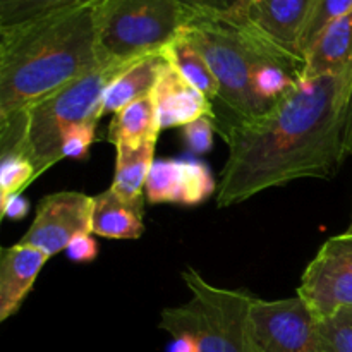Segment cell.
<instances>
[{"label":"cell","instance_id":"1","mask_svg":"<svg viewBox=\"0 0 352 352\" xmlns=\"http://www.w3.org/2000/svg\"><path fill=\"white\" fill-rule=\"evenodd\" d=\"M352 71L299 82L268 116L230 133L219 208L305 177L332 179L346 160L344 122Z\"/></svg>","mask_w":352,"mask_h":352},{"label":"cell","instance_id":"2","mask_svg":"<svg viewBox=\"0 0 352 352\" xmlns=\"http://www.w3.org/2000/svg\"><path fill=\"white\" fill-rule=\"evenodd\" d=\"M100 3L88 0L0 30V117L21 112L100 65Z\"/></svg>","mask_w":352,"mask_h":352},{"label":"cell","instance_id":"3","mask_svg":"<svg viewBox=\"0 0 352 352\" xmlns=\"http://www.w3.org/2000/svg\"><path fill=\"white\" fill-rule=\"evenodd\" d=\"M182 31L201 52L219 82V96L212 103L213 122L223 141L236 127L268 116L254 93L258 71L275 60L302 58L270 40L244 14H191Z\"/></svg>","mask_w":352,"mask_h":352},{"label":"cell","instance_id":"4","mask_svg":"<svg viewBox=\"0 0 352 352\" xmlns=\"http://www.w3.org/2000/svg\"><path fill=\"white\" fill-rule=\"evenodd\" d=\"M127 65L129 64L96 65L57 91L31 103L21 112H16L23 120L24 136L19 150L10 153L26 155L33 162L38 177L64 160V134L72 126L102 119L100 109L105 89Z\"/></svg>","mask_w":352,"mask_h":352},{"label":"cell","instance_id":"5","mask_svg":"<svg viewBox=\"0 0 352 352\" xmlns=\"http://www.w3.org/2000/svg\"><path fill=\"white\" fill-rule=\"evenodd\" d=\"M182 280L191 299L162 311V330L172 337H195L199 352H260L251 325L254 298L250 292L217 287L195 268H186Z\"/></svg>","mask_w":352,"mask_h":352},{"label":"cell","instance_id":"6","mask_svg":"<svg viewBox=\"0 0 352 352\" xmlns=\"http://www.w3.org/2000/svg\"><path fill=\"white\" fill-rule=\"evenodd\" d=\"M179 0H102L96 50L100 64L126 65L158 54L184 28Z\"/></svg>","mask_w":352,"mask_h":352},{"label":"cell","instance_id":"7","mask_svg":"<svg viewBox=\"0 0 352 352\" xmlns=\"http://www.w3.org/2000/svg\"><path fill=\"white\" fill-rule=\"evenodd\" d=\"M316 320L352 306V234L330 237L306 267L298 287Z\"/></svg>","mask_w":352,"mask_h":352},{"label":"cell","instance_id":"8","mask_svg":"<svg viewBox=\"0 0 352 352\" xmlns=\"http://www.w3.org/2000/svg\"><path fill=\"white\" fill-rule=\"evenodd\" d=\"M251 325L260 352H322L318 320L299 296L277 301L254 298Z\"/></svg>","mask_w":352,"mask_h":352},{"label":"cell","instance_id":"9","mask_svg":"<svg viewBox=\"0 0 352 352\" xmlns=\"http://www.w3.org/2000/svg\"><path fill=\"white\" fill-rule=\"evenodd\" d=\"M93 196L79 191H58L43 196L36 215L19 243L43 251L48 256L60 253L74 237L91 232Z\"/></svg>","mask_w":352,"mask_h":352},{"label":"cell","instance_id":"10","mask_svg":"<svg viewBox=\"0 0 352 352\" xmlns=\"http://www.w3.org/2000/svg\"><path fill=\"white\" fill-rule=\"evenodd\" d=\"M316 0H251L244 16L285 50L305 58L301 38Z\"/></svg>","mask_w":352,"mask_h":352},{"label":"cell","instance_id":"11","mask_svg":"<svg viewBox=\"0 0 352 352\" xmlns=\"http://www.w3.org/2000/svg\"><path fill=\"white\" fill-rule=\"evenodd\" d=\"M48 260L43 251L21 243L0 250V322L16 315Z\"/></svg>","mask_w":352,"mask_h":352},{"label":"cell","instance_id":"12","mask_svg":"<svg viewBox=\"0 0 352 352\" xmlns=\"http://www.w3.org/2000/svg\"><path fill=\"white\" fill-rule=\"evenodd\" d=\"M162 129L188 126L199 117H212L213 105L208 96L186 81L170 64L162 69L160 79L153 89Z\"/></svg>","mask_w":352,"mask_h":352},{"label":"cell","instance_id":"13","mask_svg":"<svg viewBox=\"0 0 352 352\" xmlns=\"http://www.w3.org/2000/svg\"><path fill=\"white\" fill-rule=\"evenodd\" d=\"M143 198H124L116 189L93 196L91 232L105 239H140L144 232Z\"/></svg>","mask_w":352,"mask_h":352},{"label":"cell","instance_id":"14","mask_svg":"<svg viewBox=\"0 0 352 352\" xmlns=\"http://www.w3.org/2000/svg\"><path fill=\"white\" fill-rule=\"evenodd\" d=\"M352 71V14L330 23L305 54V78Z\"/></svg>","mask_w":352,"mask_h":352},{"label":"cell","instance_id":"15","mask_svg":"<svg viewBox=\"0 0 352 352\" xmlns=\"http://www.w3.org/2000/svg\"><path fill=\"white\" fill-rule=\"evenodd\" d=\"M165 64L167 60L162 52L131 62L105 89L100 117L117 113L129 103L151 95Z\"/></svg>","mask_w":352,"mask_h":352},{"label":"cell","instance_id":"16","mask_svg":"<svg viewBox=\"0 0 352 352\" xmlns=\"http://www.w3.org/2000/svg\"><path fill=\"white\" fill-rule=\"evenodd\" d=\"M160 131L157 102L151 93L113 113L107 131V141L113 146L140 148L150 141H157Z\"/></svg>","mask_w":352,"mask_h":352},{"label":"cell","instance_id":"17","mask_svg":"<svg viewBox=\"0 0 352 352\" xmlns=\"http://www.w3.org/2000/svg\"><path fill=\"white\" fill-rule=\"evenodd\" d=\"M162 54H164L165 60L175 71H179V74L186 81L191 82L203 95L208 96L210 102H215L219 96V82H217L206 58L196 48V45L186 36L184 31H181L179 36L162 50Z\"/></svg>","mask_w":352,"mask_h":352},{"label":"cell","instance_id":"18","mask_svg":"<svg viewBox=\"0 0 352 352\" xmlns=\"http://www.w3.org/2000/svg\"><path fill=\"white\" fill-rule=\"evenodd\" d=\"M157 141L143 144L140 148L116 146V175L110 188L129 199H140L144 196L148 172L153 165Z\"/></svg>","mask_w":352,"mask_h":352},{"label":"cell","instance_id":"19","mask_svg":"<svg viewBox=\"0 0 352 352\" xmlns=\"http://www.w3.org/2000/svg\"><path fill=\"white\" fill-rule=\"evenodd\" d=\"M182 160L158 158L148 172L144 196L151 205L162 203H182Z\"/></svg>","mask_w":352,"mask_h":352},{"label":"cell","instance_id":"20","mask_svg":"<svg viewBox=\"0 0 352 352\" xmlns=\"http://www.w3.org/2000/svg\"><path fill=\"white\" fill-rule=\"evenodd\" d=\"M88 0H0V30L48 16Z\"/></svg>","mask_w":352,"mask_h":352},{"label":"cell","instance_id":"21","mask_svg":"<svg viewBox=\"0 0 352 352\" xmlns=\"http://www.w3.org/2000/svg\"><path fill=\"white\" fill-rule=\"evenodd\" d=\"M34 179H38L36 168L26 155H0V201L21 195Z\"/></svg>","mask_w":352,"mask_h":352},{"label":"cell","instance_id":"22","mask_svg":"<svg viewBox=\"0 0 352 352\" xmlns=\"http://www.w3.org/2000/svg\"><path fill=\"white\" fill-rule=\"evenodd\" d=\"M322 352H352V306L318 320Z\"/></svg>","mask_w":352,"mask_h":352},{"label":"cell","instance_id":"23","mask_svg":"<svg viewBox=\"0 0 352 352\" xmlns=\"http://www.w3.org/2000/svg\"><path fill=\"white\" fill-rule=\"evenodd\" d=\"M182 203L196 206L205 203L217 191L215 179L208 165L201 160H182Z\"/></svg>","mask_w":352,"mask_h":352},{"label":"cell","instance_id":"24","mask_svg":"<svg viewBox=\"0 0 352 352\" xmlns=\"http://www.w3.org/2000/svg\"><path fill=\"white\" fill-rule=\"evenodd\" d=\"M352 14V0H316L313 7L311 17L305 28V33L301 38V52L306 54L313 41L316 40L320 33L333 21L340 19Z\"/></svg>","mask_w":352,"mask_h":352},{"label":"cell","instance_id":"25","mask_svg":"<svg viewBox=\"0 0 352 352\" xmlns=\"http://www.w3.org/2000/svg\"><path fill=\"white\" fill-rule=\"evenodd\" d=\"M96 126H98V120L72 126L62 140V157L72 158V160H86L89 148L96 141Z\"/></svg>","mask_w":352,"mask_h":352},{"label":"cell","instance_id":"26","mask_svg":"<svg viewBox=\"0 0 352 352\" xmlns=\"http://www.w3.org/2000/svg\"><path fill=\"white\" fill-rule=\"evenodd\" d=\"M217 133L212 117H199L182 127V138L188 151L192 155L210 153L213 148V134Z\"/></svg>","mask_w":352,"mask_h":352},{"label":"cell","instance_id":"27","mask_svg":"<svg viewBox=\"0 0 352 352\" xmlns=\"http://www.w3.org/2000/svg\"><path fill=\"white\" fill-rule=\"evenodd\" d=\"M188 16L203 14V16H237L244 14L251 0H179Z\"/></svg>","mask_w":352,"mask_h":352},{"label":"cell","instance_id":"28","mask_svg":"<svg viewBox=\"0 0 352 352\" xmlns=\"http://www.w3.org/2000/svg\"><path fill=\"white\" fill-rule=\"evenodd\" d=\"M65 254L74 263H91L98 256V243L93 239L91 234H82L69 243Z\"/></svg>","mask_w":352,"mask_h":352},{"label":"cell","instance_id":"29","mask_svg":"<svg viewBox=\"0 0 352 352\" xmlns=\"http://www.w3.org/2000/svg\"><path fill=\"white\" fill-rule=\"evenodd\" d=\"M2 217L9 220H23L30 212V201L23 195H16L7 198L6 201H0Z\"/></svg>","mask_w":352,"mask_h":352},{"label":"cell","instance_id":"30","mask_svg":"<svg viewBox=\"0 0 352 352\" xmlns=\"http://www.w3.org/2000/svg\"><path fill=\"white\" fill-rule=\"evenodd\" d=\"M167 352H199V346L195 337L188 336V333H179V336L172 337Z\"/></svg>","mask_w":352,"mask_h":352},{"label":"cell","instance_id":"31","mask_svg":"<svg viewBox=\"0 0 352 352\" xmlns=\"http://www.w3.org/2000/svg\"><path fill=\"white\" fill-rule=\"evenodd\" d=\"M344 153H346V158L352 155V93L349 107H347L346 122H344Z\"/></svg>","mask_w":352,"mask_h":352},{"label":"cell","instance_id":"32","mask_svg":"<svg viewBox=\"0 0 352 352\" xmlns=\"http://www.w3.org/2000/svg\"><path fill=\"white\" fill-rule=\"evenodd\" d=\"M346 232L352 234V215H351V223H349V227H347V230H346Z\"/></svg>","mask_w":352,"mask_h":352}]
</instances>
